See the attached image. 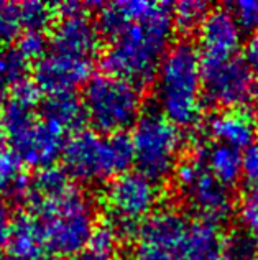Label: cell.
I'll return each instance as SVG.
<instances>
[{"mask_svg": "<svg viewBox=\"0 0 258 260\" xmlns=\"http://www.w3.org/2000/svg\"><path fill=\"white\" fill-rule=\"evenodd\" d=\"M97 28L108 42L102 54L107 74L146 86L155 81L174 33L171 4L127 0L99 5Z\"/></svg>", "mask_w": 258, "mask_h": 260, "instance_id": "6da1fadb", "label": "cell"}, {"mask_svg": "<svg viewBox=\"0 0 258 260\" xmlns=\"http://www.w3.org/2000/svg\"><path fill=\"white\" fill-rule=\"evenodd\" d=\"M156 107L178 128L194 127L202 114V70L198 46L188 40L169 46L155 76Z\"/></svg>", "mask_w": 258, "mask_h": 260, "instance_id": "7a4b0ae2", "label": "cell"}, {"mask_svg": "<svg viewBox=\"0 0 258 260\" xmlns=\"http://www.w3.org/2000/svg\"><path fill=\"white\" fill-rule=\"evenodd\" d=\"M26 213L42 228L48 254L58 258H71L83 252L96 229V211L91 198L76 186L56 200L28 203Z\"/></svg>", "mask_w": 258, "mask_h": 260, "instance_id": "3957f363", "label": "cell"}, {"mask_svg": "<svg viewBox=\"0 0 258 260\" xmlns=\"http://www.w3.org/2000/svg\"><path fill=\"white\" fill-rule=\"evenodd\" d=\"M61 160L71 180L86 184L112 181L133 163L130 135L79 130L66 139Z\"/></svg>", "mask_w": 258, "mask_h": 260, "instance_id": "277c9868", "label": "cell"}, {"mask_svg": "<svg viewBox=\"0 0 258 260\" xmlns=\"http://www.w3.org/2000/svg\"><path fill=\"white\" fill-rule=\"evenodd\" d=\"M83 107L94 132L125 134L141 114V91L112 74H92L83 87Z\"/></svg>", "mask_w": 258, "mask_h": 260, "instance_id": "5b68a950", "label": "cell"}, {"mask_svg": "<svg viewBox=\"0 0 258 260\" xmlns=\"http://www.w3.org/2000/svg\"><path fill=\"white\" fill-rule=\"evenodd\" d=\"M130 140L133 163L140 173L160 184L174 175L181 161L182 134L160 112L158 107L141 111L132 128Z\"/></svg>", "mask_w": 258, "mask_h": 260, "instance_id": "8992f818", "label": "cell"}, {"mask_svg": "<svg viewBox=\"0 0 258 260\" xmlns=\"http://www.w3.org/2000/svg\"><path fill=\"white\" fill-rule=\"evenodd\" d=\"M174 181L181 198L199 219L220 224L234 213V196L230 188L224 186L210 175L198 153L179 161L174 170Z\"/></svg>", "mask_w": 258, "mask_h": 260, "instance_id": "52a82bcc", "label": "cell"}, {"mask_svg": "<svg viewBox=\"0 0 258 260\" xmlns=\"http://www.w3.org/2000/svg\"><path fill=\"white\" fill-rule=\"evenodd\" d=\"M160 198V183L138 170L122 173L108 181L104 189L107 221L140 225L156 209Z\"/></svg>", "mask_w": 258, "mask_h": 260, "instance_id": "ba28073f", "label": "cell"}, {"mask_svg": "<svg viewBox=\"0 0 258 260\" xmlns=\"http://www.w3.org/2000/svg\"><path fill=\"white\" fill-rule=\"evenodd\" d=\"M202 92L210 104L229 109H247L258 102V79L245 61L230 58L202 64Z\"/></svg>", "mask_w": 258, "mask_h": 260, "instance_id": "9c48e42d", "label": "cell"}, {"mask_svg": "<svg viewBox=\"0 0 258 260\" xmlns=\"http://www.w3.org/2000/svg\"><path fill=\"white\" fill-rule=\"evenodd\" d=\"M89 9H83L66 15H59L50 38V50L66 56L89 59L100 50V33L97 23L91 18Z\"/></svg>", "mask_w": 258, "mask_h": 260, "instance_id": "30bf717a", "label": "cell"}, {"mask_svg": "<svg viewBox=\"0 0 258 260\" xmlns=\"http://www.w3.org/2000/svg\"><path fill=\"white\" fill-rule=\"evenodd\" d=\"M242 43V25L226 9L209 10L198 28V51L201 63H220L235 58Z\"/></svg>", "mask_w": 258, "mask_h": 260, "instance_id": "8fae6325", "label": "cell"}, {"mask_svg": "<svg viewBox=\"0 0 258 260\" xmlns=\"http://www.w3.org/2000/svg\"><path fill=\"white\" fill-rule=\"evenodd\" d=\"M92 76V61L79 59L48 50L43 58L35 61L33 83L42 92L59 94L74 92V89L84 86Z\"/></svg>", "mask_w": 258, "mask_h": 260, "instance_id": "7c38bea8", "label": "cell"}, {"mask_svg": "<svg viewBox=\"0 0 258 260\" xmlns=\"http://www.w3.org/2000/svg\"><path fill=\"white\" fill-rule=\"evenodd\" d=\"M189 225L188 217L176 208H160L155 209L143 222L140 224L138 239L140 242L153 244L158 247L174 252L185 237Z\"/></svg>", "mask_w": 258, "mask_h": 260, "instance_id": "4fadbf2b", "label": "cell"}, {"mask_svg": "<svg viewBox=\"0 0 258 260\" xmlns=\"http://www.w3.org/2000/svg\"><path fill=\"white\" fill-rule=\"evenodd\" d=\"M209 132L219 143L240 152L256 142L258 124L247 109H229L214 115L209 122Z\"/></svg>", "mask_w": 258, "mask_h": 260, "instance_id": "5bb4252c", "label": "cell"}, {"mask_svg": "<svg viewBox=\"0 0 258 260\" xmlns=\"http://www.w3.org/2000/svg\"><path fill=\"white\" fill-rule=\"evenodd\" d=\"M224 237L219 224L196 219L191 221L176 250L178 260H219L224 252Z\"/></svg>", "mask_w": 258, "mask_h": 260, "instance_id": "9a60e30c", "label": "cell"}, {"mask_svg": "<svg viewBox=\"0 0 258 260\" xmlns=\"http://www.w3.org/2000/svg\"><path fill=\"white\" fill-rule=\"evenodd\" d=\"M38 109L40 117L58 127L66 135L83 130L84 122L87 120L83 101L76 92L50 94L46 99H42Z\"/></svg>", "mask_w": 258, "mask_h": 260, "instance_id": "2e32d148", "label": "cell"}, {"mask_svg": "<svg viewBox=\"0 0 258 260\" xmlns=\"http://www.w3.org/2000/svg\"><path fill=\"white\" fill-rule=\"evenodd\" d=\"M9 254L25 260H43L48 257L42 228L35 217L28 213H18L12 219L9 242Z\"/></svg>", "mask_w": 258, "mask_h": 260, "instance_id": "e0dca14e", "label": "cell"}, {"mask_svg": "<svg viewBox=\"0 0 258 260\" xmlns=\"http://www.w3.org/2000/svg\"><path fill=\"white\" fill-rule=\"evenodd\" d=\"M198 155L204 161L210 175L224 186H234L242 178V153L239 150L217 142L214 145L201 147Z\"/></svg>", "mask_w": 258, "mask_h": 260, "instance_id": "ac0fdd59", "label": "cell"}, {"mask_svg": "<svg viewBox=\"0 0 258 260\" xmlns=\"http://www.w3.org/2000/svg\"><path fill=\"white\" fill-rule=\"evenodd\" d=\"M74 184L71 183V178L63 168L50 167L38 170L35 176L28 181V191H26L25 201L38 203V201H51L56 198L66 194Z\"/></svg>", "mask_w": 258, "mask_h": 260, "instance_id": "d6986e66", "label": "cell"}, {"mask_svg": "<svg viewBox=\"0 0 258 260\" xmlns=\"http://www.w3.org/2000/svg\"><path fill=\"white\" fill-rule=\"evenodd\" d=\"M28 178L22 173V161L10 148H0V200L2 196L13 201L25 200Z\"/></svg>", "mask_w": 258, "mask_h": 260, "instance_id": "ffe728a7", "label": "cell"}, {"mask_svg": "<svg viewBox=\"0 0 258 260\" xmlns=\"http://www.w3.org/2000/svg\"><path fill=\"white\" fill-rule=\"evenodd\" d=\"M30 63L20 54L15 46H0V91L15 87L26 79Z\"/></svg>", "mask_w": 258, "mask_h": 260, "instance_id": "44dd1931", "label": "cell"}, {"mask_svg": "<svg viewBox=\"0 0 258 260\" xmlns=\"http://www.w3.org/2000/svg\"><path fill=\"white\" fill-rule=\"evenodd\" d=\"M173 22L174 28L181 31H194L209 13V5L201 0H182V2L173 4Z\"/></svg>", "mask_w": 258, "mask_h": 260, "instance_id": "7402d4cb", "label": "cell"}, {"mask_svg": "<svg viewBox=\"0 0 258 260\" xmlns=\"http://www.w3.org/2000/svg\"><path fill=\"white\" fill-rule=\"evenodd\" d=\"M20 7V17H22L23 31H42L51 25L53 18L56 17L54 7L43 2H22Z\"/></svg>", "mask_w": 258, "mask_h": 260, "instance_id": "603a6c76", "label": "cell"}, {"mask_svg": "<svg viewBox=\"0 0 258 260\" xmlns=\"http://www.w3.org/2000/svg\"><path fill=\"white\" fill-rule=\"evenodd\" d=\"M23 33L20 7L15 2H0V42H17Z\"/></svg>", "mask_w": 258, "mask_h": 260, "instance_id": "cb8c5ba5", "label": "cell"}, {"mask_svg": "<svg viewBox=\"0 0 258 260\" xmlns=\"http://www.w3.org/2000/svg\"><path fill=\"white\" fill-rule=\"evenodd\" d=\"M48 48H50V38L46 37V33L42 31H23L15 42V50L28 63L43 58L48 53Z\"/></svg>", "mask_w": 258, "mask_h": 260, "instance_id": "d4e9b609", "label": "cell"}, {"mask_svg": "<svg viewBox=\"0 0 258 260\" xmlns=\"http://www.w3.org/2000/svg\"><path fill=\"white\" fill-rule=\"evenodd\" d=\"M119 244L120 241L117 234H115L114 229L104 221L100 225H96V229H94L91 241L87 244L86 249H89L94 254H97L107 260H112L115 252H117Z\"/></svg>", "mask_w": 258, "mask_h": 260, "instance_id": "484cf974", "label": "cell"}, {"mask_svg": "<svg viewBox=\"0 0 258 260\" xmlns=\"http://www.w3.org/2000/svg\"><path fill=\"white\" fill-rule=\"evenodd\" d=\"M242 178L252 193L258 194V142L242 155Z\"/></svg>", "mask_w": 258, "mask_h": 260, "instance_id": "4316f807", "label": "cell"}, {"mask_svg": "<svg viewBox=\"0 0 258 260\" xmlns=\"http://www.w3.org/2000/svg\"><path fill=\"white\" fill-rule=\"evenodd\" d=\"M132 260H178L174 252L158 247V245L138 242L132 252Z\"/></svg>", "mask_w": 258, "mask_h": 260, "instance_id": "83f0119b", "label": "cell"}, {"mask_svg": "<svg viewBox=\"0 0 258 260\" xmlns=\"http://www.w3.org/2000/svg\"><path fill=\"white\" fill-rule=\"evenodd\" d=\"M240 222L245 225V229L250 231L258 225V194L250 193L242 200L239 209Z\"/></svg>", "mask_w": 258, "mask_h": 260, "instance_id": "f1b7e54d", "label": "cell"}, {"mask_svg": "<svg viewBox=\"0 0 258 260\" xmlns=\"http://www.w3.org/2000/svg\"><path fill=\"white\" fill-rule=\"evenodd\" d=\"M234 15L239 20V23L247 28H258V2L253 0H242L235 4Z\"/></svg>", "mask_w": 258, "mask_h": 260, "instance_id": "f546056e", "label": "cell"}, {"mask_svg": "<svg viewBox=\"0 0 258 260\" xmlns=\"http://www.w3.org/2000/svg\"><path fill=\"white\" fill-rule=\"evenodd\" d=\"M243 54H245V58H243L245 64L253 73V76L258 79V35H253L248 40L245 50H243Z\"/></svg>", "mask_w": 258, "mask_h": 260, "instance_id": "4dcf8cb0", "label": "cell"}, {"mask_svg": "<svg viewBox=\"0 0 258 260\" xmlns=\"http://www.w3.org/2000/svg\"><path fill=\"white\" fill-rule=\"evenodd\" d=\"M10 225H12V219L9 214V209L0 203V247H4V245H7V242H9Z\"/></svg>", "mask_w": 258, "mask_h": 260, "instance_id": "1f68e13d", "label": "cell"}, {"mask_svg": "<svg viewBox=\"0 0 258 260\" xmlns=\"http://www.w3.org/2000/svg\"><path fill=\"white\" fill-rule=\"evenodd\" d=\"M69 260H107L104 257H100L97 254H94V252H91L89 249H84L83 252H79L78 255L71 257Z\"/></svg>", "mask_w": 258, "mask_h": 260, "instance_id": "d6a6232c", "label": "cell"}, {"mask_svg": "<svg viewBox=\"0 0 258 260\" xmlns=\"http://www.w3.org/2000/svg\"><path fill=\"white\" fill-rule=\"evenodd\" d=\"M248 232H250V241H252L255 250L258 252V225H256V228H253V229H250Z\"/></svg>", "mask_w": 258, "mask_h": 260, "instance_id": "836d02e7", "label": "cell"}, {"mask_svg": "<svg viewBox=\"0 0 258 260\" xmlns=\"http://www.w3.org/2000/svg\"><path fill=\"white\" fill-rule=\"evenodd\" d=\"M4 106H5V98L2 91H0V117H2V111H4Z\"/></svg>", "mask_w": 258, "mask_h": 260, "instance_id": "e575fe53", "label": "cell"}, {"mask_svg": "<svg viewBox=\"0 0 258 260\" xmlns=\"http://www.w3.org/2000/svg\"><path fill=\"white\" fill-rule=\"evenodd\" d=\"M0 260H25V258H20V257H17V255H12V254H9V255L2 257Z\"/></svg>", "mask_w": 258, "mask_h": 260, "instance_id": "d590c367", "label": "cell"}, {"mask_svg": "<svg viewBox=\"0 0 258 260\" xmlns=\"http://www.w3.org/2000/svg\"><path fill=\"white\" fill-rule=\"evenodd\" d=\"M2 139H4V137H2V135H0V148H2Z\"/></svg>", "mask_w": 258, "mask_h": 260, "instance_id": "8d00e7d4", "label": "cell"}]
</instances>
